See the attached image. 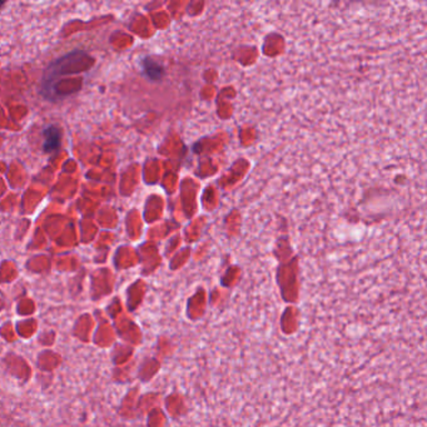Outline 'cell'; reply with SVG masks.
Wrapping results in <instances>:
<instances>
[{
    "label": "cell",
    "instance_id": "6da1fadb",
    "mask_svg": "<svg viewBox=\"0 0 427 427\" xmlns=\"http://www.w3.org/2000/svg\"><path fill=\"white\" fill-rule=\"evenodd\" d=\"M43 135H44V144H43L44 151L47 153L57 151L60 147V138H62V133H60L58 127L49 126L44 129Z\"/></svg>",
    "mask_w": 427,
    "mask_h": 427
},
{
    "label": "cell",
    "instance_id": "7a4b0ae2",
    "mask_svg": "<svg viewBox=\"0 0 427 427\" xmlns=\"http://www.w3.org/2000/svg\"><path fill=\"white\" fill-rule=\"evenodd\" d=\"M144 69H146L147 74L153 78V79H157L161 76V68L153 60H149V59L144 60Z\"/></svg>",
    "mask_w": 427,
    "mask_h": 427
},
{
    "label": "cell",
    "instance_id": "3957f363",
    "mask_svg": "<svg viewBox=\"0 0 427 427\" xmlns=\"http://www.w3.org/2000/svg\"><path fill=\"white\" fill-rule=\"evenodd\" d=\"M4 6V1H1V0H0V6Z\"/></svg>",
    "mask_w": 427,
    "mask_h": 427
}]
</instances>
